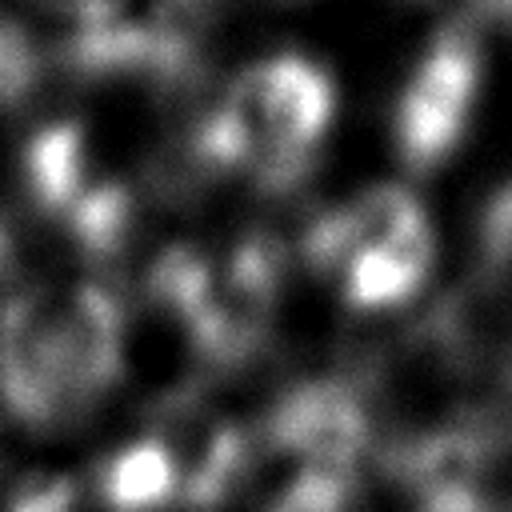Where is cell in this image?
<instances>
[{
  "label": "cell",
  "instance_id": "6da1fadb",
  "mask_svg": "<svg viewBox=\"0 0 512 512\" xmlns=\"http://www.w3.org/2000/svg\"><path fill=\"white\" fill-rule=\"evenodd\" d=\"M484 80V44L468 16L432 32L392 104V148L416 176L436 172L464 144Z\"/></svg>",
  "mask_w": 512,
  "mask_h": 512
},
{
  "label": "cell",
  "instance_id": "7a4b0ae2",
  "mask_svg": "<svg viewBox=\"0 0 512 512\" xmlns=\"http://www.w3.org/2000/svg\"><path fill=\"white\" fill-rule=\"evenodd\" d=\"M280 284L284 248L272 232L256 228L224 256H208L204 280L180 316L196 352L212 364H240L248 352H256L276 316Z\"/></svg>",
  "mask_w": 512,
  "mask_h": 512
},
{
  "label": "cell",
  "instance_id": "3957f363",
  "mask_svg": "<svg viewBox=\"0 0 512 512\" xmlns=\"http://www.w3.org/2000/svg\"><path fill=\"white\" fill-rule=\"evenodd\" d=\"M0 404L28 428H56L84 412L64 368L52 284H24L0 304Z\"/></svg>",
  "mask_w": 512,
  "mask_h": 512
},
{
  "label": "cell",
  "instance_id": "277c9868",
  "mask_svg": "<svg viewBox=\"0 0 512 512\" xmlns=\"http://www.w3.org/2000/svg\"><path fill=\"white\" fill-rule=\"evenodd\" d=\"M264 436L276 452L292 456L300 472L356 476L364 448H372V416L356 384L324 376L292 384L272 404Z\"/></svg>",
  "mask_w": 512,
  "mask_h": 512
},
{
  "label": "cell",
  "instance_id": "5b68a950",
  "mask_svg": "<svg viewBox=\"0 0 512 512\" xmlns=\"http://www.w3.org/2000/svg\"><path fill=\"white\" fill-rule=\"evenodd\" d=\"M432 264H436V236H432L428 212H420L392 236L356 252L336 272V280L344 288L348 308L384 312V308H400L404 300H412L424 288Z\"/></svg>",
  "mask_w": 512,
  "mask_h": 512
},
{
  "label": "cell",
  "instance_id": "8992f818",
  "mask_svg": "<svg viewBox=\"0 0 512 512\" xmlns=\"http://www.w3.org/2000/svg\"><path fill=\"white\" fill-rule=\"evenodd\" d=\"M100 180L88 132L76 120L40 124L20 148V188L28 204L52 220H64Z\"/></svg>",
  "mask_w": 512,
  "mask_h": 512
},
{
  "label": "cell",
  "instance_id": "52a82bcc",
  "mask_svg": "<svg viewBox=\"0 0 512 512\" xmlns=\"http://www.w3.org/2000/svg\"><path fill=\"white\" fill-rule=\"evenodd\" d=\"M96 500L104 512H172L180 508V476L172 452L156 432L120 444L96 472Z\"/></svg>",
  "mask_w": 512,
  "mask_h": 512
},
{
  "label": "cell",
  "instance_id": "ba28073f",
  "mask_svg": "<svg viewBox=\"0 0 512 512\" xmlns=\"http://www.w3.org/2000/svg\"><path fill=\"white\" fill-rule=\"evenodd\" d=\"M44 76V52L32 32L0 16V108H20L36 96Z\"/></svg>",
  "mask_w": 512,
  "mask_h": 512
},
{
  "label": "cell",
  "instance_id": "9c48e42d",
  "mask_svg": "<svg viewBox=\"0 0 512 512\" xmlns=\"http://www.w3.org/2000/svg\"><path fill=\"white\" fill-rule=\"evenodd\" d=\"M480 276L512 288V180L496 188L480 212Z\"/></svg>",
  "mask_w": 512,
  "mask_h": 512
},
{
  "label": "cell",
  "instance_id": "30bf717a",
  "mask_svg": "<svg viewBox=\"0 0 512 512\" xmlns=\"http://www.w3.org/2000/svg\"><path fill=\"white\" fill-rule=\"evenodd\" d=\"M40 4L52 8L56 16H64L68 32L96 28V24H108V20L124 16V0H40Z\"/></svg>",
  "mask_w": 512,
  "mask_h": 512
},
{
  "label": "cell",
  "instance_id": "8fae6325",
  "mask_svg": "<svg viewBox=\"0 0 512 512\" xmlns=\"http://www.w3.org/2000/svg\"><path fill=\"white\" fill-rule=\"evenodd\" d=\"M472 12L480 20H492V24H508L512 28V0H472Z\"/></svg>",
  "mask_w": 512,
  "mask_h": 512
},
{
  "label": "cell",
  "instance_id": "7c38bea8",
  "mask_svg": "<svg viewBox=\"0 0 512 512\" xmlns=\"http://www.w3.org/2000/svg\"><path fill=\"white\" fill-rule=\"evenodd\" d=\"M200 4H216V0H200Z\"/></svg>",
  "mask_w": 512,
  "mask_h": 512
}]
</instances>
